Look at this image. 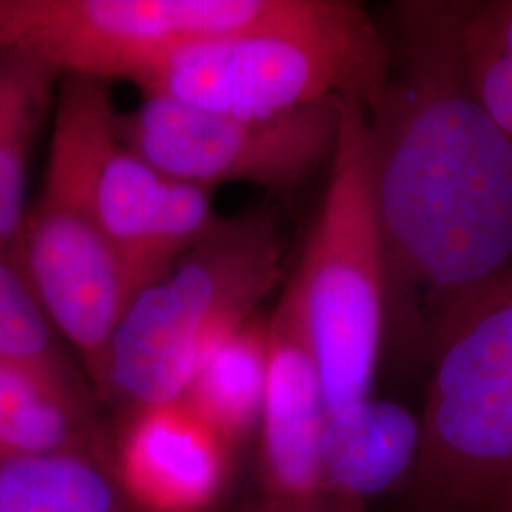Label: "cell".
<instances>
[{
    "label": "cell",
    "mask_w": 512,
    "mask_h": 512,
    "mask_svg": "<svg viewBox=\"0 0 512 512\" xmlns=\"http://www.w3.org/2000/svg\"><path fill=\"white\" fill-rule=\"evenodd\" d=\"M397 12L399 67L370 112L385 330L406 323L429 342L512 266V141L467 82L458 2H406Z\"/></svg>",
    "instance_id": "obj_1"
},
{
    "label": "cell",
    "mask_w": 512,
    "mask_h": 512,
    "mask_svg": "<svg viewBox=\"0 0 512 512\" xmlns=\"http://www.w3.org/2000/svg\"><path fill=\"white\" fill-rule=\"evenodd\" d=\"M281 275V236L266 209L222 217L133 296L93 378L95 397L122 420L183 401L207 349L251 321Z\"/></svg>",
    "instance_id": "obj_2"
},
{
    "label": "cell",
    "mask_w": 512,
    "mask_h": 512,
    "mask_svg": "<svg viewBox=\"0 0 512 512\" xmlns=\"http://www.w3.org/2000/svg\"><path fill=\"white\" fill-rule=\"evenodd\" d=\"M287 291L298 306L327 414L370 397L385 336L387 264L374 196V131L342 99L329 181Z\"/></svg>",
    "instance_id": "obj_3"
},
{
    "label": "cell",
    "mask_w": 512,
    "mask_h": 512,
    "mask_svg": "<svg viewBox=\"0 0 512 512\" xmlns=\"http://www.w3.org/2000/svg\"><path fill=\"white\" fill-rule=\"evenodd\" d=\"M414 495L435 512L512 507V266L429 338Z\"/></svg>",
    "instance_id": "obj_4"
},
{
    "label": "cell",
    "mask_w": 512,
    "mask_h": 512,
    "mask_svg": "<svg viewBox=\"0 0 512 512\" xmlns=\"http://www.w3.org/2000/svg\"><path fill=\"white\" fill-rule=\"evenodd\" d=\"M389 69L384 38L365 8L323 0L310 18L188 46L135 86L143 95L245 118H272L336 99H357L372 112Z\"/></svg>",
    "instance_id": "obj_5"
},
{
    "label": "cell",
    "mask_w": 512,
    "mask_h": 512,
    "mask_svg": "<svg viewBox=\"0 0 512 512\" xmlns=\"http://www.w3.org/2000/svg\"><path fill=\"white\" fill-rule=\"evenodd\" d=\"M52 114L44 181L86 207L137 293L219 226L211 190L165 175L124 141L110 82L61 76Z\"/></svg>",
    "instance_id": "obj_6"
},
{
    "label": "cell",
    "mask_w": 512,
    "mask_h": 512,
    "mask_svg": "<svg viewBox=\"0 0 512 512\" xmlns=\"http://www.w3.org/2000/svg\"><path fill=\"white\" fill-rule=\"evenodd\" d=\"M323 0H0V48L135 84L188 46L310 18Z\"/></svg>",
    "instance_id": "obj_7"
},
{
    "label": "cell",
    "mask_w": 512,
    "mask_h": 512,
    "mask_svg": "<svg viewBox=\"0 0 512 512\" xmlns=\"http://www.w3.org/2000/svg\"><path fill=\"white\" fill-rule=\"evenodd\" d=\"M342 99L272 118H245L143 95L118 128L129 147L165 175L211 190L255 184L289 192L330 162Z\"/></svg>",
    "instance_id": "obj_8"
},
{
    "label": "cell",
    "mask_w": 512,
    "mask_h": 512,
    "mask_svg": "<svg viewBox=\"0 0 512 512\" xmlns=\"http://www.w3.org/2000/svg\"><path fill=\"white\" fill-rule=\"evenodd\" d=\"M18 266L93 382L137 293L124 260L82 203L44 181L27 213Z\"/></svg>",
    "instance_id": "obj_9"
},
{
    "label": "cell",
    "mask_w": 512,
    "mask_h": 512,
    "mask_svg": "<svg viewBox=\"0 0 512 512\" xmlns=\"http://www.w3.org/2000/svg\"><path fill=\"white\" fill-rule=\"evenodd\" d=\"M268 346L256 512H329L321 465L327 404L300 311L287 289L268 317Z\"/></svg>",
    "instance_id": "obj_10"
},
{
    "label": "cell",
    "mask_w": 512,
    "mask_h": 512,
    "mask_svg": "<svg viewBox=\"0 0 512 512\" xmlns=\"http://www.w3.org/2000/svg\"><path fill=\"white\" fill-rule=\"evenodd\" d=\"M230 450L184 401L122 420L112 473L135 512H203L228 478Z\"/></svg>",
    "instance_id": "obj_11"
},
{
    "label": "cell",
    "mask_w": 512,
    "mask_h": 512,
    "mask_svg": "<svg viewBox=\"0 0 512 512\" xmlns=\"http://www.w3.org/2000/svg\"><path fill=\"white\" fill-rule=\"evenodd\" d=\"M420 452V420L406 406L372 395L327 414L321 465L329 512H363L410 480Z\"/></svg>",
    "instance_id": "obj_12"
},
{
    "label": "cell",
    "mask_w": 512,
    "mask_h": 512,
    "mask_svg": "<svg viewBox=\"0 0 512 512\" xmlns=\"http://www.w3.org/2000/svg\"><path fill=\"white\" fill-rule=\"evenodd\" d=\"M90 387L0 365V456H88L112 467Z\"/></svg>",
    "instance_id": "obj_13"
},
{
    "label": "cell",
    "mask_w": 512,
    "mask_h": 512,
    "mask_svg": "<svg viewBox=\"0 0 512 512\" xmlns=\"http://www.w3.org/2000/svg\"><path fill=\"white\" fill-rule=\"evenodd\" d=\"M61 74L46 59L0 48V256L18 264L27 220L29 160L38 131L54 112Z\"/></svg>",
    "instance_id": "obj_14"
},
{
    "label": "cell",
    "mask_w": 512,
    "mask_h": 512,
    "mask_svg": "<svg viewBox=\"0 0 512 512\" xmlns=\"http://www.w3.org/2000/svg\"><path fill=\"white\" fill-rule=\"evenodd\" d=\"M268 365V319L255 315L207 349L183 401L234 448L258 431Z\"/></svg>",
    "instance_id": "obj_15"
},
{
    "label": "cell",
    "mask_w": 512,
    "mask_h": 512,
    "mask_svg": "<svg viewBox=\"0 0 512 512\" xmlns=\"http://www.w3.org/2000/svg\"><path fill=\"white\" fill-rule=\"evenodd\" d=\"M0 512L135 511L101 459L0 456Z\"/></svg>",
    "instance_id": "obj_16"
},
{
    "label": "cell",
    "mask_w": 512,
    "mask_h": 512,
    "mask_svg": "<svg viewBox=\"0 0 512 512\" xmlns=\"http://www.w3.org/2000/svg\"><path fill=\"white\" fill-rule=\"evenodd\" d=\"M0 365L21 366L88 387L48 313L16 262L0 256Z\"/></svg>",
    "instance_id": "obj_17"
},
{
    "label": "cell",
    "mask_w": 512,
    "mask_h": 512,
    "mask_svg": "<svg viewBox=\"0 0 512 512\" xmlns=\"http://www.w3.org/2000/svg\"><path fill=\"white\" fill-rule=\"evenodd\" d=\"M458 40L476 101L512 141V0L458 4Z\"/></svg>",
    "instance_id": "obj_18"
},
{
    "label": "cell",
    "mask_w": 512,
    "mask_h": 512,
    "mask_svg": "<svg viewBox=\"0 0 512 512\" xmlns=\"http://www.w3.org/2000/svg\"><path fill=\"white\" fill-rule=\"evenodd\" d=\"M505 512H512V507H511V509H507V511H505Z\"/></svg>",
    "instance_id": "obj_19"
}]
</instances>
